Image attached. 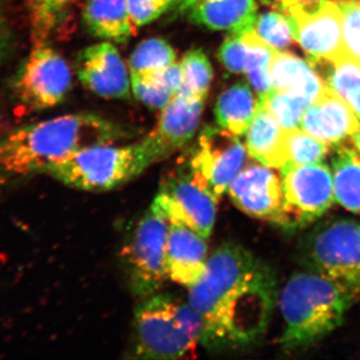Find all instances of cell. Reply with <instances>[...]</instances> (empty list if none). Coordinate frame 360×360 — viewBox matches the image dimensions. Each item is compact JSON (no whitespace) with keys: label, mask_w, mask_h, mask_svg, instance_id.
Here are the masks:
<instances>
[{"label":"cell","mask_w":360,"mask_h":360,"mask_svg":"<svg viewBox=\"0 0 360 360\" xmlns=\"http://www.w3.org/2000/svg\"><path fill=\"white\" fill-rule=\"evenodd\" d=\"M188 290L187 300L203 322L201 345L212 352L257 342L278 297L271 267L234 243L213 251L202 276Z\"/></svg>","instance_id":"1"},{"label":"cell","mask_w":360,"mask_h":360,"mask_svg":"<svg viewBox=\"0 0 360 360\" xmlns=\"http://www.w3.org/2000/svg\"><path fill=\"white\" fill-rule=\"evenodd\" d=\"M122 125L94 113L51 118L0 135V191L11 188L71 155L129 137Z\"/></svg>","instance_id":"2"},{"label":"cell","mask_w":360,"mask_h":360,"mask_svg":"<svg viewBox=\"0 0 360 360\" xmlns=\"http://www.w3.org/2000/svg\"><path fill=\"white\" fill-rule=\"evenodd\" d=\"M357 302L349 288L328 277L307 269L293 274L278 295L283 352H300L323 340L340 326Z\"/></svg>","instance_id":"3"},{"label":"cell","mask_w":360,"mask_h":360,"mask_svg":"<svg viewBox=\"0 0 360 360\" xmlns=\"http://www.w3.org/2000/svg\"><path fill=\"white\" fill-rule=\"evenodd\" d=\"M202 335V319L188 300L172 293H155L143 298L135 309L129 357L191 359Z\"/></svg>","instance_id":"4"},{"label":"cell","mask_w":360,"mask_h":360,"mask_svg":"<svg viewBox=\"0 0 360 360\" xmlns=\"http://www.w3.org/2000/svg\"><path fill=\"white\" fill-rule=\"evenodd\" d=\"M92 146L53 165L47 174L66 186L92 193L112 191L153 165L143 144Z\"/></svg>","instance_id":"5"},{"label":"cell","mask_w":360,"mask_h":360,"mask_svg":"<svg viewBox=\"0 0 360 360\" xmlns=\"http://www.w3.org/2000/svg\"><path fill=\"white\" fill-rule=\"evenodd\" d=\"M297 257L305 269L338 281L360 300V224L333 219L317 224L302 239Z\"/></svg>","instance_id":"6"},{"label":"cell","mask_w":360,"mask_h":360,"mask_svg":"<svg viewBox=\"0 0 360 360\" xmlns=\"http://www.w3.org/2000/svg\"><path fill=\"white\" fill-rule=\"evenodd\" d=\"M169 219L155 202L144 212L122 250L123 270L132 295H155L168 278L167 243Z\"/></svg>","instance_id":"7"},{"label":"cell","mask_w":360,"mask_h":360,"mask_svg":"<svg viewBox=\"0 0 360 360\" xmlns=\"http://www.w3.org/2000/svg\"><path fill=\"white\" fill-rule=\"evenodd\" d=\"M248 150L238 135L219 127H206L180 165L217 200L246 167Z\"/></svg>","instance_id":"8"},{"label":"cell","mask_w":360,"mask_h":360,"mask_svg":"<svg viewBox=\"0 0 360 360\" xmlns=\"http://www.w3.org/2000/svg\"><path fill=\"white\" fill-rule=\"evenodd\" d=\"M279 170L283 191V229L293 231L314 224L335 202L333 172L326 163L283 165Z\"/></svg>","instance_id":"9"},{"label":"cell","mask_w":360,"mask_h":360,"mask_svg":"<svg viewBox=\"0 0 360 360\" xmlns=\"http://www.w3.org/2000/svg\"><path fill=\"white\" fill-rule=\"evenodd\" d=\"M71 87V70L65 58L44 44H39L25 59L14 90L18 101L30 110L58 105Z\"/></svg>","instance_id":"10"},{"label":"cell","mask_w":360,"mask_h":360,"mask_svg":"<svg viewBox=\"0 0 360 360\" xmlns=\"http://www.w3.org/2000/svg\"><path fill=\"white\" fill-rule=\"evenodd\" d=\"M295 41L309 63H333L343 54L342 11L338 1L319 0L288 9Z\"/></svg>","instance_id":"11"},{"label":"cell","mask_w":360,"mask_h":360,"mask_svg":"<svg viewBox=\"0 0 360 360\" xmlns=\"http://www.w3.org/2000/svg\"><path fill=\"white\" fill-rule=\"evenodd\" d=\"M153 202L160 206L169 221L186 224L205 238L212 236L219 200L181 165L162 180Z\"/></svg>","instance_id":"12"},{"label":"cell","mask_w":360,"mask_h":360,"mask_svg":"<svg viewBox=\"0 0 360 360\" xmlns=\"http://www.w3.org/2000/svg\"><path fill=\"white\" fill-rule=\"evenodd\" d=\"M274 168L262 163L248 165L229 186L234 205L255 219L281 226L283 219V191L281 177Z\"/></svg>","instance_id":"13"},{"label":"cell","mask_w":360,"mask_h":360,"mask_svg":"<svg viewBox=\"0 0 360 360\" xmlns=\"http://www.w3.org/2000/svg\"><path fill=\"white\" fill-rule=\"evenodd\" d=\"M203 106L205 101L174 96L161 110L155 129L141 141L153 165L191 142L198 131Z\"/></svg>","instance_id":"14"},{"label":"cell","mask_w":360,"mask_h":360,"mask_svg":"<svg viewBox=\"0 0 360 360\" xmlns=\"http://www.w3.org/2000/svg\"><path fill=\"white\" fill-rule=\"evenodd\" d=\"M77 73L86 89L108 99L130 97L131 80L120 52L110 42L90 45L80 51Z\"/></svg>","instance_id":"15"},{"label":"cell","mask_w":360,"mask_h":360,"mask_svg":"<svg viewBox=\"0 0 360 360\" xmlns=\"http://www.w3.org/2000/svg\"><path fill=\"white\" fill-rule=\"evenodd\" d=\"M359 127V120L350 106L328 87L307 106L300 122V129L329 146L342 143Z\"/></svg>","instance_id":"16"},{"label":"cell","mask_w":360,"mask_h":360,"mask_svg":"<svg viewBox=\"0 0 360 360\" xmlns=\"http://www.w3.org/2000/svg\"><path fill=\"white\" fill-rule=\"evenodd\" d=\"M207 238L180 222L170 221L167 243L168 278L191 288L207 264Z\"/></svg>","instance_id":"17"},{"label":"cell","mask_w":360,"mask_h":360,"mask_svg":"<svg viewBox=\"0 0 360 360\" xmlns=\"http://www.w3.org/2000/svg\"><path fill=\"white\" fill-rule=\"evenodd\" d=\"M186 13L194 25L231 33L251 30L257 18L255 0H200Z\"/></svg>","instance_id":"18"},{"label":"cell","mask_w":360,"mask_h":360,"mask_svg":"<svg viewBox=\"0 0 360 360\" xmlns=\"http://www.w3.org/2000/svg\"><path fill=\"white\" fill-rule=\"evenodd\" d=\"M270 77L274 90L293 92L310 104L328 87L311 63L290 52H276L270 65Z\"/></svg>","instance_id":"19"},{"label":"cell","mask_w":360,"mask_h":360,"mask_svg":"<svg viewBox=\"0 0 360 360\" xmlns=\"http://www.w3.org/2000/svg\"><path fill=\"white\" fill-rule=\"evenodd\" d=\"M82 21L90 34L124 42L136 32L127 0H86Z\"/></svg>","instance_id":"20"},{"label":"cell","mask_w":360,"mask_h":360,"mask_svg":"<svg viewBox=\"0 0 360 360\" xmlns=\"http://www.w3.org/2000/svg\"><path fill=\"white\" fill-rule=\"evenodd\" d=\"M245 135L246 150L251 158L274 169L285 165V131L264 106L258 108Z\"/></svg>","instance_id":"21"},{"label":"cell","mask_w":360,"mask_h":360,"mask_svg":"<svg viewBox=\"0 0 360 360\" xmlns=\"http://www.w3.org/2000/svg\"><path fill=\"white\" fill-rule=\"evenodd\" d=\"M258 108L259 101L250 87L245 82H238L220 94L215 103V120L221 129L241 137Z\"/></svg>","instance_id":"22"},{"label":"cell","mask_w":360,"mask_h":360,"mask_svg":"<svg viewBox=\"0 0 360 360\" xmlns=\"http://www.w3.org/2000/svg\"><path fill=\"white\" fill-rule=\"evenodd\" d=\"M335 198L348 212L360 214V153L338 144L331 161Z\"/></svg>","instance_id":"23"},{"label":"cell","mask_w":360,"mask_h":360,"mask_svg":"<svg viewBox=\"0 0 360 360\" xmlns=\"http://www.w3.org/2000/svg\"><path fill=\"white\" fill-rule=\"evenodd\" d=\"M314 66L321 70L326 86L338 94L360 120L359 61L343 56L333 63H319Z\"/></svg>","instance_id":"24"},{"label":"cell","mask_w":360,"mask_h":360,"mask_svg":"<svg viewBox=\"0 0 360 360\" xmlns=\"http://www.w3.org/2000/svg\"><path fill=\"white\" fill-rule=\"evenodd\" d=\"M174 63H176V53L167 40H144L137 45L130 56V80L149 79Z\"/></svg>","instance_id":"25"},{"label":"cell","mask_w":360,"mask_h":360,"mask_svg":"<svg viewBox=\"0 0 360 360\" xmlns=\"http://www.w3.org/2000/svg\"><path fill=\"white\" fill-rule=\"evenodd\" d=\"M182 84L176 96L194 101H205L213 78L212 63L202 49L187 52L179 61Z\"/></svg>","instance_id":"26"},{"label":"cell","mask_w":360,"mask_h":360,"mask_svg":"<svg viewBox=\"0 0 360 360\" xmlns=\"http://www.w3.org/2000/svg\"><path fill=\"white\" fill-rule=\"evenodd\" d=\"M77 0H28L30 20L35 39L44 44L63 25L70 7Z\"/></svg>","instance_id":"27"},{"label":"cell","mask_w":360,"mask_h":360,"mask_svg":"<svg viewBox=\"0 0 360 360\" xmlns=\"http://www.w3.org/2000/svg\"><path fill=\"white\" fill-rule=\"evenodd\" d=\"M284 148L286 156L284 165H309L322 162L330 146L304 130L296 129L285 131Z\"/></svg>","instance_id":"28"},{"label":"cell","mask_w":360,"mask_h":360,"mask_svg":"<svg viewBox=\"0 0 360 360\" xmlns=\"http://www.w3.org/2000/svg\"><path fill=\"white\" fill-rule=\"evenodd\" d=\"M303 97L288 91L272 90L260 103L276 118L284 131L300 129L303 113L309 105Z\"/></svg>","instance_id":"29"},{"label":"cell","mask_w":360,"mask_h":360,"mask_svg":"<svg viewBox=\"0 0 360 360\" xmlns=\"http://www.w3.org/2000/svg\"><path fill=\"white\" fill-rule=\"evenodd\" d=\"M253 30L265 44L276 51L290 49L295 41L290 18L276 9L257 15Z\"/></svg>","instance_id":"30"},{"label":"cell","mask_w":360,"mask_h":360,"mask_svg":"<svg viewBox=\"0 0 360 360\" xmlns=\"http://www.w3.org/2000/svg\"><path fill=\"white\" fill-rule=\"evenodd\" d=\"M342 11L343 54L360 63V0H338Z\"/></svg>","instance_id":"31"},{"label":"cell","mask_w":360,"mask_h":360,"mask_svg":"<svg viewBox=\"0 0 360 360\" xmlns=\"http://www.w3.org/2000/svg\"><path fill=\"white\" fill-rule=\"evenodd\" d=\"M248 45L240 34L231 33L219 47V58L225 70L231 73H245Z\"/></svg>","instance_id":"32"},{"label":"cell","mask_w":360,"mask_h":360,"mask_svg":"<svg viewBox=\"0 0 360 360\" xmlns=\"http://www.w3.org/2000/svg\"><path fill=\"white\" fill-rule=\"evenodd\" d=\"M131 20L136 27L146 25L160 18L177 0H127Z\"/></svg>","instance_id":"33"},{"label":"cell","mask_w":360,"mask_h":360,"mask_svg":"<svg viewBox=\"0 0 360 360\" xmlns=\"http://www.w3.org/2000/svg\"><path fill=\"white\" fill-rule=\"evenodd\" d=\"M131 89L141 103L156 110H162L174 98L172 92L151 80H131Z\"/></svg>","instance_id":"34"},{"label":"cell","mask_w":360,"mask_h":360,"mask_svg":"<svg viewBox=\"0 0 360 360\" xmlns=\"http://www.w3.org/2000/svg\"><path fill=\"white\" fill-rule=\"evenodd\" d=\"M13 45V34L6 9L0 0V66L8 58Z\"/></svg>","instance_id":"35"},{"label":"cell","mask_w":360,"mask_h":360,"mask_svg":"<svg viewBox=\"0 0 360 360\" xmlns=\"http://www.w3.org/2000/svg\"><path fill=\"white\" fill-rule=\"evenodd\" d=\"M265 6H269L276 11L285 13L288 9L300 6V4H309V2L319 1V0H260Z\"/></svg>","instance_id":"36"},{"label":"cell","mask_w":360,"mask_h":360,"mask_svg":"<svg viewBox=\"0 0 360 360\" xmlns=\"http://www.w3.org/2000/svg\"><path fill=\"white\" fill-rule=\"evenodd\" d=\"M200 0H177L174 9L179 13H187L193 6H195Z\"/></svg>","instance_id":"37"},{"label":"cell","mask_w":360,"mask_h":360,"mask_svg":"<svg viewBox=\"0 0 360 360\" xmlns=\"http://www.w3.org/2000/svg\"><path fill=\"white\" fill-rule=\"evenodd\" d=\"M352 141L355 149H356V150L360 153V127L359 129H357V131L352 135Z\"/></svg>","instance_id":"38"}]
</instances>
